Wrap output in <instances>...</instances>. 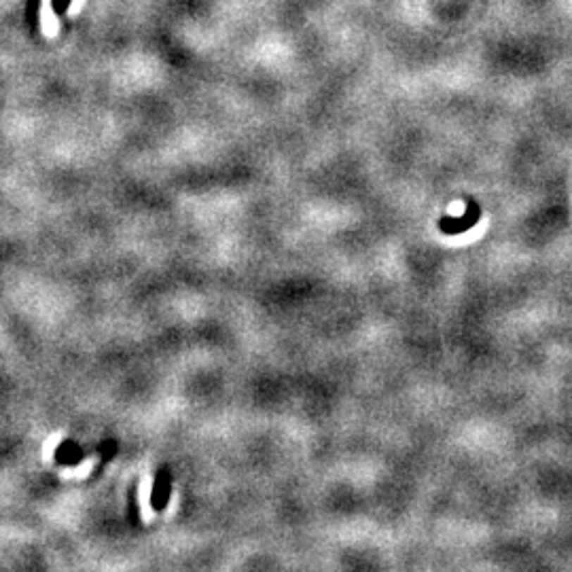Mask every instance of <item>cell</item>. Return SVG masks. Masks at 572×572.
<instances>
[{
    "mask_svg": "<svg viewBox=\"0 0 572 572\" xmlns=\"http://www.w3.org/2000/svg\"><path fill=\"white\" fill-rule=\"evenodd\" d=\"M70 3H73V0H51V7H54V11H56L58 15H64V13L68 11Z\"/></svg>",
    "mask_w": 572,
    "mask_h": 572,
    "instance_id": "obj_2",
    "label": "cell"
},
{
    "mask_svg": "<svg viewBox=\"0 0 572 572\" xmlns=\"http://www.w3.org/2000/svg\"><path fill=\"white\" fill-rule=\"evenodd\" d=\"M39 9H41V0H28L26 13H28V24L32 30H37V26H39Z\"/></svg>",
    "mask_w": 572,
    "mask_h": 572,
    "instance_id": "obj_1",
    "label": "cell"
}]
</instances>
